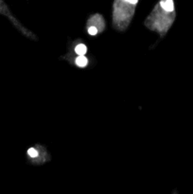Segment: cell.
I'll return each mask as SVG.
<instances>
[{
    "label": "cell",
    "instance_id": "cell-4",
    "mask_svg": "<svg viewBox=\"0 0 193 194\" xmlns=\"http://www.w3.org/2000/svg\"><path fill=\"white\" fill-rule=\"evenodd\" d=\"M9 10L6 6V4L4 3L3 0H0V13H3V14H6L8 16H10V13H9Z\"/></svg>",
    "mask_w": 193,
    "mask_h": 194
},
{
    "label": "cell",
    "instance_id": "cell-3",
    "mask_svg": "<svg viewBox=\"0 0 193 194\" xmlns=\"http://www.w3.org/2000/svg\"><path fill=\"white\" fill-rule=\"evenodd\" d=\"M75 52L78 54V55H85L86 52H87V48L85 45L83 44H80L78 45L77 47L75 48Z\"/></svg>",
    "mask_w": 193,
    "mask_h": 194
},
{
    "label": "cell",
    "instance_id": "cell-1",
    "mask_svg": "<svg viewBox=\"0 0 193 194\" xmlns=\"http://www.w3.org/2000/svg\"><path fill=\"white\" fill-rule=\"evenodd\" d=\"M159 6L167 12H172L174 11L173 0H160Z\"/></svg>",
    "mask_w": 193,
    "mask_h": 194
},
{
    "label": "cell",
    "instance_id": "cell-6",
    "mask_svg": "<svg viewBox=\"0 0 193 194\" xmlns=\"http://www.w3.org/2000/svg\"><path fill=\"white\" fill-rule=\"evenodd\" d=\"M88 33H89L90 35H92V36H95V35L98 34V29H97V28H95V27L88 28Z\"/></svg>",
    "mask_w": 193,
    "mask_h": 194
},
{
    "label": "cell",
    "instance_id": "cell-2",
    "mask_svg": "<svg viewBox=\"0 0 193 194\" xmlns=\"http://www.w3.org/2000/svg\"><path fill=\"white\" fill-rule=\"evenodd\" d=\"M75 63L79 67H85L88 64V60L84 55H79V57H77Z\"/></svg>",
    "mask_w": 193,
    "mask_h": 194
},
{
    "label": "cell",
    "instance_id": "cell-5",
    "mask_svg": "<svg viewBox=\"0 0 193 194\" xmlns=\"http://www.w3.org/2000/svg\"><path fill=\"white\" fill-rule=\"evenodd\" d=\"M28 154L30 157H36L38 155V152L36 151V149H34V148H30L28 151Z\"/></svg>",
    "mask_w": 193,
    "mask_h": 194
}]
</instances>
